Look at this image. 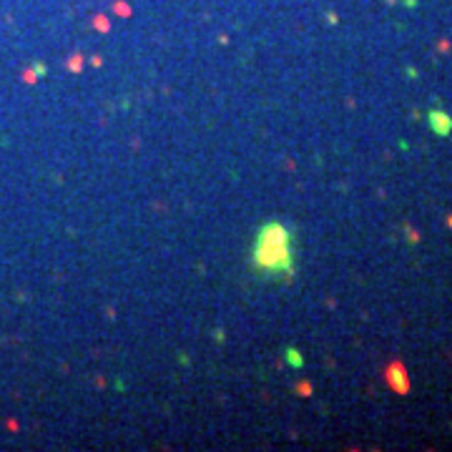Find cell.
Masks as SVG:
<instances>
[{"mask_svg": "<svg viewBox=\"0 0 452 452\" xmlns=\"http://www.w3.org/2000/svg\"><path fill=\"white\" fill-rule=\"evenodd\" d=\"M286 234L279 226H269L264 229V236L257 244V264L264 269L274 271V269H284L289 264V244H286Z\"/></svg>", "mask_w": 452, "mask_h": 452, "instance_id": "cell-1", "label": "cell"}, {"mask_svg": "<svg viewBox=\"0 0 452 452\" xmlns=\"http://www.w3.org/2000/svg\"><path fill=\"white\" fill-rule=\"evenodd\" d=\"M430 129L437 136H450L452 133V118L445 111H432L430 113Z\"/></svg>", "mask_w": 452, "mask_h": 452, "instance_id": "cell-2", "label": "cell"}, {"mask_svg": "<svg viewBox=\"0 0 452 452\" xmlns=\"http://www.w3.org/2000/svg\"><path fill=\"white\" fill-rule=\"evenodd\" d=\"M387 380H389V387H394L397 392H407L409 385H407V375L402 369V364H392L387 369Z\"/></svg>", "mask_w": 452, "mask_h": 452, "instance_id": "cell-3", "label": "cell"}]
</instances>
